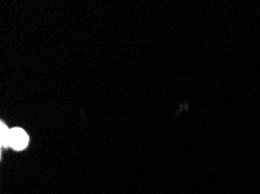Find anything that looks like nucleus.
Masks as SVG:
<instances>
[{"label": "nucleus", "mask_w": 260, "mask_h": 194, "mask_svg": "<svg viewBox=\"0 0 260 194\" xmlns=\"http://www.w3.org/2000/svg\"><path fill=\"white\" fill-rule=\"evenodd\" d=\"M29 138L26 132L21 128H13L10 132V146L14 150H23L28 145Z\"/></svg>", "instance_id": "obj_1"}, {"label": "nucleus", "mask_w": 260, "mask_h": 194, "mask_svg": "<svg viewBox=\"0 0 260 194\" xmlns=\"http://www.w3.org/2000/svg\"><path fill=\"white\" fill-rule=\"evenodd\" d=\"M0 132H2V145L3 146H9L10 145V132L11 130L7 129V127L5 124H2V127H0Z\"/></svg>", "instance_id": "obj_2"}]
</instances>
